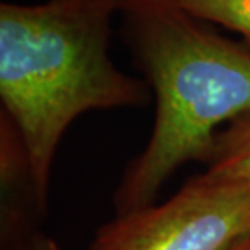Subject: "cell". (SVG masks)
Segmentation results:
<instances>
[{
  "instance_id": "1",
  "label": "cell",
  "mask_w": 250,
  "mask_h": 250,
  "mask_svg": "<svg viewBox=\"0 0 250 250\" xmlns=\"http://www.w3.org/2000/svg\"><path fill=\"white\" fill-rule=\"evenodd\" d=\"M122 0L0 5V98L26 151L39 202L68 125L89 111L143 106L148 88L109 56Z\"/></svg>"
},
{
  "instance_id": "2",
  "label": "cell",
  "mask_w": 250,
  "mask_h": 250,
  "mask_svg": "<svg viewBox=\"0 0 250 250\" xmlns=\"http://www.w3.org/2000/svg\"><path fill=\"white\" fill-rule=\"evenodd\" d=\"M124 36L156 96L146 146L117 190L122 211L146 207L179 167L209 161L218 133L250 112V47L169 0H122Z\"/></svg>"
},
{
  "instance_id": "3",
  "label": "cell",
  "mask_w": 250,
  "mask_h": 250,
  "mask_svg": "<svg viewBox=\"0 0 250 250\" xmlns=\"http://www.w3.org/2000/svg\"><path fill=\"white\" fill-rule=\"evenodd\" d=\"M250 237V188L190 179L161 205L122 211L88 250H236Z\"/></svg>"
},
{
  "instance_id": "4",
  "label": "cell",
  "mask_w": 250,
  "mask_h": 250,
  "mask_svg": "<svg viewBox=\"0 0 250 250\" xmlns=\"http://www.w3.org/2000/svg\"><path fill=\"white\" fill-rule=\"evenodd\" d=\"M205 176L250 188V112L218 133Z\"/></svg>"
},
{
  "instance_id": "5",
  "label": "cell",
  "mask_w": 250,
  "mask_h": 250,
  "mask_svg": "<svg viewBox=\"0 0 250 250\" xmlns=\"http://www.w3.org/2000/svg\"><path fill=\"white\" fill-rule=\"evenodd\" d=\"M197 20L236 31L250 47V0H169Z\"/></svg>"
},
{
  "instance_id": "6",
  "label": "cell",
  "mask_w": 250,
  "mask_h": 250,
  "mask_svg": "<svg viewBox=\"0 0 250 250\" xmlns=\"http://www.w3.org/2000/svg\"><path fill=\"white\" fill-rule=\"evenodd\" d=\"M20 250H59V247L52 241H49V239H38V241L31 242L29 246Z\"/></svg>"
},
{
  "instance_id": "7",
  "label": "cell",
  "mask_w": 250,
  "mask_h": 250,
  "mask_svg": "<svg viewBox=\"0 0 250 250\" xmlns=\"http://www.w3.org/2000/svg\"><path fill=\"white\" fill-rule=\"evenodd\" d=\"M236 250H250V237L247 239V241H246V242H244V244H242V246H241V247H237Z\"/></svg>"
}]
</instances>
